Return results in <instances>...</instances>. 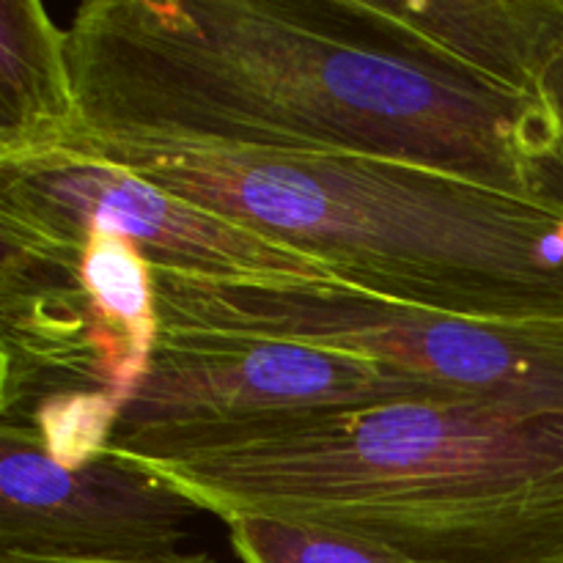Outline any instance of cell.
Returning <instances> with one entry per match:
<instances>
[{"label":"cell","mask_w":563,"mask_h":563,"mask_svg":"<svg viewBox=\"0 0 563 563\" xmlns=\"http://www.w3.org/2000/svg\"><path fill=\"white\" fill-rule=\"evenodd\" d=\"M66 44L86 132L399 159L563 198L539 99L418 53L355 0H86Z\"/></svg>","instance_id":"1"},{"label":"cell","mask_w":563,"mask_h":563,"mask_svg":"<svg viewBox=\"0 0 563 563\" xmlns=\"http://www.w3.org/2000/svg\"><path fill=\"white\" fill-rule=\"evenodd\" d=\"M201 511L355 533L407 563H563V418L396 401L225 429L141 462Z\"/></svg>","instance_id":"2"},{"label":"cell","mask_w":563,"mask_h":563,"mask_svg":"<svg viewBox=\"0 0 563 563\" xmlns=\"http://www.w3.org/2000/svg\"><path fill=\"white\" fill-rule=\"evenodd\" d=\"M104 159L317 258L335 284L487 322H563V198L379 157L278 154L77 130Z\"/></svg>","instance_id":"3"},{"label":"cell","mask_w":563,"mask_h":563,"mask_svg":"<svg viewBox=\"0 0 563 563\" xmlns=\"http://www.w3.org/2000/svg\"><path fill=\"white\" fill-rule=\"evenodd\" d=\"M157 341L154 269L130 242L0 229V423L82 465L108 449Z\"/></svg>","instance_id":"4"},{"label":"cell","mask_w":563,"mask_h":563,"mask_svg":"<svg viewBox=\"0 0 563 563\" xmlns=\"http://www.w3.org/2000/svg\"><path fill=\"white\" fill-rule=\"evenodd\" d=\"M154 295L159 330L297 341L379 361L478 405L563 418V322L456 317L335 280L154 269Z\"/></svg>","instance_id":"5"},{"label":"cell","mask_w":563,"mask_h":563,"mask_svg":"<svg viewBox=\"0 0 563 563\" xmlns=\"http://www.w3.org/2000/svg\"><path fill=\"white\" fill-rule=\"evenodd\" d=\"M396 401H467L361 355L256 335L159 330L108 449L154 462L225 429L339 416Z\"/></svg>","instance_id":"6"},{"label":"cell","mask_w":563,"mask_h":563,"mask_svg":"<svg viewBox=\"0 0 563 563\" xmlns=\"http://www.w3.org/2000/svg\"><path fill=\"white\" fill-rule=\"evenodd\" d=\"M0 229L53 240L102 231L168 273L333 280L317 258L295 247L196 207L121 165L69 152L0 163Z\"/></svg>","instance_id":"7"},{"label":"cell","mask_w":563,"mask_h":563,"mask_svg":"<svg viewBox=\"0 0 563 563\" xmlns=\"http://www.w3.org/2000/svg\"><path fill=\"white\" fill-rule=\"evenodd\" d=\"M196 515L190 498L141 462L102 451L66 467L33 432L0 423V555L174 561Z\"/></svg>","instance_id":"8"},{"label":"cell","mask_w":563,"mask_h":563,"mask_svg":"<svg viewBox=\"0 0 563 563\" xmlns=\"http://www.w3.org/2000/svg\"><path fill=\"white\" fill-rule=\"evenodd\" d=\"M405 44L517 97L539 80L563 36V0H355ZM542 102V99H539Z\"/></svg>","instance_id":"9"},{"label":"cell","mask_w":563,"mask_h":563,"mask_svg":"<svg viewBox=\"0 0 563 563\" xmlns=\"http://www.w3.org/2000/svg\"><path fill=\"white\" fill-rule=\"evenodd\" d=\"M77 130L66 31L38 0H0V163L60 152Z\"/></svg>","instance_id":"10"},{"label":"cell","mask_w":563,"mask_h":563,"mask_svg":"<svg viewBox=\"0 0 563 563\" xmlns=\"http://www.w3.org/2000/svg\"><path fill=\"white\" fill-rule=\"evenodd\" d=\"M242 563H407L355 533L267 515L223 520Z\"/></svg>","instance_id":"11"},{"label":"cell","mask_w":563,"mask_h":563,"mask_svg":"<svg viewBox=\"0 0 563 563\" xmlns=\"http://www.w3.org/2000/svg\"><path fill=\"white\" fill-rule=\"evenodd\" d=\"M539 99H542V104L548 108V113L553 115L563 154V36L561 42L555 44L553 55H550L548 66H544L542 71V80H539Z\"/></svg>","instance_id":"12"},{"label":"cell","mask_w":563,"mask_h":563,"mask_svg":"<svg viewBox=\"0 0 563 563\" xmlns=\"http://www.w3.org/2000/svg\"><path fill=\"white\" fill-rule=\"evenodd\" d=\"M0 563H82V561H44V559H20V555H0ZM163 563H214L209 555H179L174 561H163Z\"/></svg>","instance_id":"13"}]
</instances>
